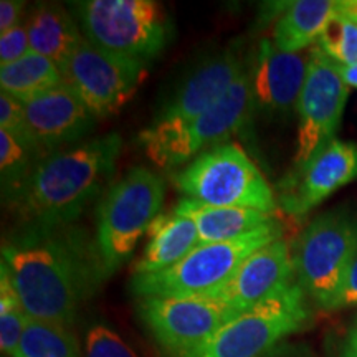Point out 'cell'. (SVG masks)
<instances>
[{"label":"cell","mask_w":357,"mask_h":357,"mask_svg":"<svg viewBox=\"0 0 357 357\" xmlns=\"http://www.w3.org/2000/svg\"><path fill=\"white\" fill-rule=\"evenodd\" d=\"M0 265L30 319L63 328L108 276L95 240L73 225L22 229L3 243Z\"/></svg>","instance_id":"1"},{"label":"cell","mask_w":357,"mask_h":357,"mask_svg":"<svg viewBox=\"0 0 357 357\" xmlns=\"http://www.w3.org/2000/svg\"><path fill=\"white\" fill-rule=\"evenodd\" d=\"M121 147V136L109 132L45 155L3 202L24 229L73 225L84 208L109 189Z\"/></svg>","instance_id":"2"},{"label":"cell","mask_w":357,"mask_h":357,"mask_svg":"<svg viewBox=\"0 0 357 357\" xmlns=\"http://www.w3.org/2000/svg\"><path fill=\"white\" fill-rule=\"evenodd\" d=\"M164 197V178L142 166L132 167L101 195L95 243L106 275L131 260L139 238L159 215Z\"/></svg>","instance_id":"3"},{"label":"cell","mask_w":357,"mask_h":357,"mask_svg":"<svg viewBox=\"0 0 357 357\" xmlns=\"http://www.w3.org/2000/svg\"><path fill=\"white\" fill-rule=\"evenodd\" d=\"M253 114L248 70L234 83L217 105L182 123H154L139 134L147 158L155 166L174 169L222 146L245 128Z\"/></svg>","instance_id":"4"},{"label":"cell","mask_w":357,"mask_h":357,"mask_svg":"<svg viewBox=\"0 0 357 357\" xmlns=\"http://www.w3.org/2000/svg\"><path fill=\"white\" fill-rule=\"evenodd\" d=\"M280 238L283 227L273 220L234 240L197 245L176 265L132 276L131 289L137 298L207 294L220 288L252 253Z\"/></svg>","instance_id":"5"},{"label":"cell","mask_w":357,"mask_h":357,"mask_svg":"<svg viewBox=\"0 0 357 357\" xmlns=\"http://www.w3.org/2000/svg\"><path fill=\"white\" fill-rule=\"evenodd\" d=\"M171 178L185 199L213 207H242L273 213L278 204L260 169L235 142L207 151L174 172Z\"/></svg>","instance_id":"6"},{"label":"cell","mask_w":357,"mask_h":357,"mask_svg":"<svg viewBox=\"0 0 357 357\" xmlns=\"http://www.w3.org/2000/svg\"><path fill=\"white\" fill-rule=\"evenodd\" d=\"M357 257V215L333 211L314 218L293 250L298 284L323 310H334L347 270Z\"/></svg>","instance_id":"7"},{"label":"cell","mask_w":357,"mask_h":357,"mask_svg":"<svg viewBox=\"0 0 357 357\" xmlns=\"http://www.w3.org/2000/svg\"><path fill=\"white\" fill-rule=\"evenodd\" d=\"M77 10L84 37L116 55L146 63L171 38V20L154 0H88Z\"/></svg>","instance_id":"8"},{"label":"cell","mask_w":357,"mask_h":357,"mask_svg":"<svg viewBox=\"0 0 357 357\" xmlns=\"http://www.w3.org/2000/svg\"><path fill=\"white\" fill-rule=\"evenodd\" d=\"M306 293L298 283L240 312L185 357H265L310 321Z\"/></svg>","instance_id":"9"},{"label":"cell","mask_w":357,"mask_h":357,"mask_svg":"<svg viewBox=\"0 0 357 357\" xmlns=\"http://www.w3.org/2000/svg\"><path fill=\"white\" fill-rule=\"evenodd\" d=\"M61 77L96 119L118 114L147 77L144 61L116 55L84 37Z\"/></svg>","instance_id":"10"},{"label":"cell","mask_w":357,"mask_h":357,"mask_svg":"<svg viewBox=\"0 0 357 357\" xmlns=\"http://www.w3.org/2000/svg\"><path fill=\"white\" fill-rule=\"evenodd\" d=\"M137 314L169 357L192 354L236 316L208 294L139 298Z\"/></svg>","instance_id":"11"},{"label":"cell","mask_w":357,"mask_h":357,"mask_svg":"<svg viewBox=\"0 0 357 357\" xmlns=\"http://www.w3.org/2000/svg\"><path fill=\"white\" fill-rule=\"evenodd\" d=\"M349 86L339 73V65L321 48L311 47L307 77L298 101V144L294 166H301L336 139Z\"/></svg>","instance_id":"12"},{"label":"cell","mask_w":357,"mask_h":357,"mask_svg":"<svg viewBox=\"0 0 357 357\" xmlns=\"http://www.w3.org/2000/svg\"><path fill=\"white\" fill-rule=\"evenodd\" d=\"M357 181V144L334 139L307 162L281 178L278 205L288 215L303 217L331 197L334 192Z\"/></svg>","instance_id":"13"},{"label":"cell","mask_w":357,"mask_h":357,"mask_svg":"<svg viewBox=\"0 0 357 357\" xmlns=\"http://www.w3.org/2000/svg\"><path fill=\"white\" fill-rule=\"evenodd\" d=\"M311 48L296 53L280 50L273 40H261L250 63L253 113L287 118L298 109L310 66Z\"/></svg>","instance_id":"14"},{"label":"cell","mask_w":357,"mask_h":357,"mask_svg":"<svg viewBox=\"0 0 357 357\" xmlns=\"http://www.w3.org/2000/svg\"><path fill=\"white\" fill-rule=\"evenodd\" d=\"M24 111L26 139L43 158L79 144L96 123L91 111L65 83L24 102Z\"/></svg>","instance_id":"15"},{"label":"cell","mask_w":357,"mask_h":357,"mask_svg":"<svg viewBox=\"0 0 357 357\" xmlns=\"http://www.w3.org/2000/svg\"><path fill=\"white\" fill-rule=\"evenodd\" d=\"M294 275L291 245L283 236L252 253L220 288L207 294L240 314L293 284Z\"/></svg>","instance_id":"16"},{"label":"cell","mask_w":357,"mask_h":357,"mask_svg":"<svg viewBox=\"0 0 357 357\" xmlns=\"http://www.w3.org/2000/svg\"><path fill=\"white\" fill-rule=\"evenodd\" d=\"M252 60L245 56V48L231 43L211 60L204 61L177 91L164 102L155 123H182L217 105L229 93L234 83L248 70Z\"/></svg>","instance_id":"17"},{"label":"cell","mask_w":357,"mask_h":357,"mask_svg":"<svg viewBox=\"0 0 357 357\" xmlns=\"http://www.w3.org/2000/svg\"><path fill=\"white\" fill-rule=\"evenodd\" d=\"M147 242L132 276L149 275L176 265L199 245V231L192 218L176 211L159 213L147 229Z\"/></svg>","instance_id":"18"},{"label":"cell","mask_w":357,"mask_h":357,"mask_svg":"<svg viewBox=\"0 0 357 357\" xmlns=\"http://www.w3.org/2000/svg\"><path fill=\"white\" fill-rule=\"evenodd\" d=\"M25 26L32 52L52 60L60 70L84 38L70 13L55 3L38 6L25 19Z\"/></svg>","instance_id":"19"},{"label":"cell","mask_w":357,"mask_h":357,"mask_svg":"<svg viewBox=\"0 0 357 357\" xmlns=\"http://www.w3.org/2000/svg\"><path fill=\"white\" fill-rule=\"evenodd\" d=\"M174 211L194 220L199 245L234 240L275 220L273 213L242 207H213L185 197L178 200Z\"/></svg>","instance_id":"20"},{"label":"cell","mask_w":357,"mask_h":357,"mask_svg":"<svg viewBox=\"0 0 357 357\" xmlns=\"http://www.w3.org/2000/svg\"><path fill=\"white\" fill-rule=\"evenodd\" d=\"M337 2L331 0H298L284 7L276 20L273 42L280 50L296 53L318 42L326 24L336 12Z\"/></svg>","instance_id":"21"},{"label":"cell","mask_w":357,"mask_h":357,"mask_svg":"<svg viewBox=\"0 0 357 357\" xmlns=\"http://www.w3.org/2000/svg\"><path fill=\"white\" fill-rule=\"evenodd\" d=\"M63 84L61 70L52 60L37 53L0 66V88L22 102H26Z\"/></svg>","instance_id":"22"},{"label":"cell","mask_w":357,"mask_h":357,"mask_svg":"<svg viewBox=\"0 0 357 357\" xmlns=\"http://www.w3.org/2000/svg\"><path fill=\"white\" fill-rule=\"evenodd\" d=\"M15 357H82L70 328L30 319Z\"/></svg>","instance_id":"23"},{"label":"cell","mask_w":357,"mask_h":357,"mask_svg":"<svg viewBox=\"0 0 357 357\" xmlns=\"http://www.w3.org/2000/svg\"><path fill=\"white\" fill-rule=\"evenodd\" d=\"M42 159L43 155L38 151L0 129V177L3 200L19 189Z\"/></svg>","instance_id":"24"},{"label":"cell","mask_w":357,"mask_h":357,"mask_svg":"<svg viewBox=\"0 0 357 357\" xmlns=\"http://www.w3.org/2000/svg\"><path fill=\"white\" fill-rule=\"evenodd\" d=\"M26 323L29 316L13 288L10 275L6 266L0 265V349L3 354L17 356Z\"/></svg>","instance_id":"25"},{"label":"cell","mask_w":357,"mask_h":357,"mask_svg":"<svg viewBox=\"0 0 357 357\" xmlns=\"http://www.w3.org/2000/svg\"><path fill=\"white\" fill-rule=\"evenodd\" d=\"M318 47L337 65L357 66V19L341 10L336 12L326 24L318 40Z\"/></svg>","instance_id":"26"},{"label":"cell","mask_w":357,"mask_h":357,"mask_svg":"<svg viewBox=\"0 0 357 357\" xmlns=\"http://www.w3.org/2000/svg\"><path fill=\"white\" fill-rule=\"evenodd\" d=\"M84 357H137L136 352L108 324L96 323L84 334Z\"/></svg>","instance_id":"27"},{"label":"cell","mask_w":357,"mask_h":357,"mask_svg":"<svg viewBox=\"0 0 357 357\" xmlns=\"http://www.w3.org/2000/svg\"><path fill=\"white\" fill-rule=\"evenodd\" d=\"M0 129L12 134L24 144L30 146L29 139H26L24 102L3 91H0Z\"/></svg>","instance_id":"28"},{"label":"cell","mask_w":357,"mask_h":357,"mask_svg":"<svg viewBox=\"0 0 357 357\" xmlns=\"http://www.w3.org/2000/svg\"><path fill=\"white\" fill-rule=\"evenodd\" d=\"M30 52H32V48H30L25 22L6 33H0V66L19 61Z\"/></svg>","instance_id":"29"},{"label":"cell","mask_w":357,"mask_h":357,"mask_svg":"<svg viewBox=\"0 0 357 357\" xmlns=\"http://www.w3.org/2000/svg\"><path fill=\"white\" fill-rule=\"evenodd\" d=\"M357 305V257L352 261V265L347 270L346 278L342 281L341 291L337 294V300L334 303V310L339 307H347V306H356Z\"/></svg>","instance_id":"30"},{"label":"cell","mask_w":357,"mask_h":357,"mask_svg":"<svg viewBox=\"0 0 357 357\" xmlns=\"http://www.w3.org/2000/svg\"><path fill=\"white\" fill-rule=\"evenodd\" d=\"M25 10V2L19 0H2L0 2V33L15 29L22 22V13Z\"/></svg>","instance_id":"31"},{"label":"cell","mask_w":357,"mask_h":357,"mask_svg":"<svg viewBox=\"0 0 357 357\" xmlns=\"http://www.w3.org/2000/svg\"><path fill=\"white\" fill-rule=\"evenodd\" d=\"M265 357H312V356L306 349H303V347L280 344Z\"/></svg>","instance_id":"32"},{"label":"cell","mask_w":357,"mask_h":357,"mask_svg":"<svg viewBox=\"0 0 357 357\" xmlns=\"http://www.w3.org/2000/svg\"><path fill=\"white\" fill-rule=\"evenodd\" d=\"M339 73H341V78L344 79L347 86L357 88V66L339 65Z\"/></svg>","instance_id":"33"},{"label":"cell","mask_w":357,"mask_h":357,"mask_svg":"<svg viewBox=\"0 0 357 357\" xmlns=\"http://www.w3.org/2000/svg\"><path fill=\"white\" fill-rule=\"evenodd\" d=\"M342 357H357V324L356 328L349 333V337H347Z\"/></svg>","instance_id":"34"}]
</instances>
